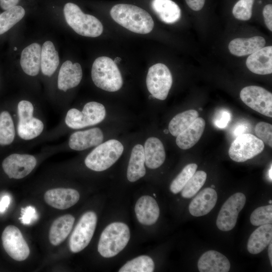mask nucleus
Masks as SVG:
<instances>
[{"label": "nucleus", "mask_w": 272, "mask_h": 272, "mask_svg": "<svg viewBox=\"0 0 272 272\" xmlns=\"http://www.w3.org/2000/svg\"><path fill=\"white\" fill-rule=\"evenodd\" d=\"M112 18L118 24L134 33H150L154 26L151 15L145 10L134 5L117 4L110 10Z\"/></svg>", "instance_id": "1"}, {"label": "nucleus", "mask_w": 272, "mask_h": 272, "mask_svg": "<svg viewBox=\"0 0 272 272\" xmlns=\"http://www.w3.org/2000/svg\"><path fill=\"white\" fill-rule=\"evenodd\" d=\"M36 108L31 101L26 99H22L17 104L16 132L23 141L34 140L44 131L45 124L37 115Z\"/></svg>", "instance_id": "2"}, {"label": "nucleus", "mask_w": 272, "mask_h": 272, "mask_svg": "<svg viewBox=\"0 0 272 272\" xmlns=\"http://www.w3.org/2000/svg\"><path fill=\"white\" fill-rule=\"evenodd\" d=\"M128 226L122 222H113L102 231L98 244V251L103 257H112L121 251L130 239Z\"/></svg>", "instance_id": "3"}, {"label": "nucleus", "mask_w": 272, "mask_h": 272, "mask_svg": "<svg viewBox=\"0 0 272 272\" xmlns=\"http://www.w3.org/2000/svg\"><path fill=\"white\" fill-rule=\"evenodd\" d=\"M91 77L98 88L108 92L119 90L123 80L116 63L110 58L101 56L94 61L91 69Z\"/></svg>", "instance_id": "4"}, {"label": "nucleus", "mask_w": 272, "mask_h": 272, "mask_svg": "<svg viewBox=\"0 0 272 272\" xmlns=\"http://www.w3.org/2000/svg\"><path fill=\"white\" fill-rule=\"evenodd\" d=\"M63 13L67 24L78 34L96 37L102 34L103 27L101 22L92 15L84 14L77 5L66 3Z\"/></svg>", "instance_id": "5"}, {"label": "nucleus", "mask_w": 272, "mask_h": 272, "mask_svg": "<svg viewBox=\"0 0 272 272\" xmlns=\"http://www.w3.org/2000/svg\"><path fill=\"white\" fill-rule=\"evenodd\" d=\"M122 144L116 140H110L101 143L86 156L85 164L94 171H104L113 165L123 151Z\"/></svg>", "instance_id": "6"}, {"label": "nucleus", "mask_w": 272, "mask_h": 272, "mask_svg": "<svg viewBox=\"0 0 272 272\" xmlns=\"http://www.w3.org/2000/svg\"><path fill=\"white\" fill-rule=\"evenodd\" d=\"M105 115L104 105L91 101L85 104L81 111L76 108L70 109L66 113L64 122L70 128L78 129L99 123L104 119Z\"/></svg>", "instance_id": "7"}, {"label": "nucleus", "mask_w": 272, "mask_h": 272, "mask_svg": "<svg viewBox=\"0 0 272 272\" xmlns=\"http://www.w3.org/2000/svg\"><path fill=\"white\" fill-rule=\"evenodd\" d=\"M264 143L257 137L248 133L238 135L231 144L229 156L234 161L244 162L261 153Z\"/></svg>", "instance_id": "8"}, {"label": "nucleus", "mask_w": 272, "mask_h": 272, "mask_svg": "<svg viewBox=\"0 0 272 272\" xmlns=\"http://www.w3.org/2000/svg\"><path fill=\"white\" fill-rule=\"evenodd\" d=\"M97 222L96 214L93 211L84 213L76 225L69 240V248L73 253L85 249L94 235Z\"/></svg>", "instance_id": "9"}, {"label": "nucleus", "mask_w": 272, "mask_h": 272, "mask_svg": "<svg viewBox=\"0 0 272 272\" xmlns=\"http://www.w3.org/2000/svg\"><path fill=\"white\" fill-rule=\"evenodd\" d=\"M173 82L171 73L163 63H158L151 66L146 78L147 89L152 96L161 100H165Z\"/></svg>", "instance_id": "10"}, {"label": "nucleus", "mask_w": 272, "mask_h": 272, "mask_svg": "<svg viewBox=\"0 0 272 272\" xmlns=\"http://www.w3.org/2000/svg\"><path fill=\"white\" fill-rule=\"evenodd\" d=\"M2 240L5 250L13 259L22 261L29 256V247L21 231L16 226H7L2 233Z\"/></svg>", "instance_id": "11"}, {"label": "nucleus", "mask_w": 272, "mask_h": 272, "mask_svg": "<svg viewBox=\"0 0 272 272\" xmlns=\"http://www.w3.org/2000/svg\"><path fill=\"white\" fill-rule=\"evenodd\" d=\"M241 100L249 107L260 114L272 117V94L257 86L243 88L240 93Z\"/></svg>", "instance_id": "12"}, {"label": "nucleus", "mask_w": 272, "mask_h": 272, "mask_svg": "<svg viewBox=\"0 0 272 272\" xmlns=\"http://www.w3.org/2000/svg\"><path fill=\"white\" fill-rule=\"evenodd\" d=\"M37 160L34 155L13 153L2 162V168L10 179H21L30 174L35 168Z\"/></svg>", "instance_id": "13"}, {"label": "nucleus", "mask_w": 272, "mask_h": 272, "mask_svg": "<svg viewBox=\"0 0 272 272\" xmlns=\"http://www.w3.org/2000/svg\"><path fill=\"white\" fill-rule=\"evenodd\" d=\"M246 202L245 195L241 192L232 194L224 203L218 214L216 225L222 231H229L236 224L238 214Z\"/></svg>", "instance_id": "14"}, {"label": "nucleus", "mask_w": 272, "mask_h": 272, "mask_svg": "<svg viewBox=\"0 0 272 272\" xmlns=\"http://www.w3.org/2000/svg\"><path fill=\"white\" fill-rule=\"evenodd\" d=\"M80 193L76 189L58 187L47 190L44 199L49 206L58 210H65L74 206L80 199Z\"/></svg>", "instance_id": "15"}, {"label": "nucleus", "mask_w": 272, "mask_h": 272, "mask_svg": "<svg viewBox=\"0 0 272 272\" xmlns=\"http://www.w3.org/2000/svg\"><path fill=\"white\" fill-rule=\"evenodd\" d=\"M104 139L102 131L99 127H93L72 133L68 140L69 148L75 151H83L96 147Z\"/></svg>", "instance_id": "16"}, {"label": "nucleus", "mask_w": 272, "mask_h": 272, "mask_svg": "<svg viewBox=\"0 0 272 272\" xmlns=\"http://www.w3.org/2000/svg\"><path fill=\"white\" fill-rule=\"evenodd\" d=\"M83 72L81 65L70 60L64 61L61 65L57 77V85L58 90L63 92L77 87L81 82Z\"/></svg>", "instance_id": "17"}, {"label": "nucleus", "mask_w": 272, "mask_h": 272, "mask_svg": "<svg viewBox=\"0 0 272 272\" xmlns=\"http://www.w3.org/2000/svg\"><path fill=\"white\" fill-rule=\"evenodd\" d=\"M134 211L138 221L147 226L154 224L160 215V209L156 200L149 195H143L138 199Z\"/></svg>", "instance_id": "18"}, {"label": "nucleus", "mask_w": 272, "mask_h": 272, "mask_svg": "<svg viewBox=\"0 0 272 272\" xmlns=\"http://www.w3.org/2000/svg\"><path fill=\"white\" fill-rule=\"evenodd\" d=\"M246 65L251 72L261 75L272 73V46L263 47L251 54Z\"/></svg>", "instance_id": "19"}, {"label": "nucleus", "mask_w": 272, "mask_h": 272, "mask_svg": "<svg viewBox=\"0 0 272 272\" xmlns=\"http://www.w3.org/2000/svg\"><path fill=\"white\" fill-rule=\"evenodd\" d=\"M218 198L217 193L213 188L207 187L200 191L189 205L190 214L201 217L209 213L214 208Z\"/></svg>", "instance_id": "20"}, {"label": "nucleus", "mask_w": 272, "mask_h": 272, "mask_svg": "<svg viewBox=\"0 0 272 272\" xmlns=\"http://www.w3.org/2000/svg\"><path fill=\"white\" fill-rule=\"evenodd\" d=\"M197 267L200 272H228L230 269V263L223 254L211 250L200 257Z\"/></svg>", "instance_id": "21"}, {"label": "nucleus", "mask_w": 272, "mask_h": 272, "mask_svg": "<svg viewBox=\"0 0 272 272\" xmlns=\"http://www.w3.org/2000/svg\"><path fill=\"white\" fill-rule=\"evenodd\" d=\"M41 47L37 43H33L22 51L20 64L23 72L27 75L37 76L41 69Z\"/></svg>", "instance_id": "22"}, {"label": "nucleus", "mask_w": 272, "mask_h": 272, "mask_svg": "<svg viewBox=\"0 0 272 272\" xmlns=\"http://www.w3.org/2000/svg\"><path fill=\"white\" fill-rule=\"evenodd\" d=\"M145 164L150 169H156L164 162L166 154L162 142L156 137L148 138L144 147Z\"/></svg>", "instance_id": "23"}, {"label": "nucleus", "mask_w": 272, "mask_h": 272, "mask_svg": "<svg viewBox=\"0 0 272 272\" xmlns=\"http://www.w3.org/2000/svg\"><path fill=\"white\" fill-rule=\"evenodd\" d=\"M206 122L201 117H197L183 131L176 137V143L183 150L194 146L200 139L205 128Z\"/></svg>", "instance_id": "24"}, {"label": "nucleus", "mask_w": 272, "mask_h": 272, "mask_svg": "<svg viewBox=\"0 0 272 272\" xmlns=\"http://www.w3.org/2000/svg\"><path fill=\"white\" fill-rule=\"evenodd\" d=\"M265 44V40L261 36L237 38L230 42L228 48L233 55L242 56L250 55L263 47Z\"/></svg>", "instance_id": "25"}, {"label": "nucleus", "mask_w": 272, "mask_h": 272, "mask_svg": "<svg viewBox=\"0 0 272 272\" xmlns=\"http://www.w3.org/2000/svg\"><path fill=\"white\" fill-rule=\"evenodd\" d=\"M75 220L73 216L66 214L54 221L49 232V240L52 245L57 246L65 240L73 228Z\"/></svg>", "instance_id": "26"}, {"label": "nucleus", "mask_w": 272, "mask_h": 272, "mask_svg": "<svg viewBox=\"0 0 272 272\" xmlns=\"http://www.w3.org/2000/svg\"><path fill=\"white\" fill-rule=\"evenodd\" d=\"M151 7L159 19L165 23H175L181 18L179 7L172 0H152Z\"/></svg>", "instance_id": "27"}, {"label": "nucleus", "mask_w": 272, "mask_h": 272, "mask_svg": "<svg viewBox=\"0 0 272 272\" xmlns=\"http://www.w3.org/2000/svg\"><path fill=\"white\" fill-rule=\"evenodd\" d=\"M271 239V224L261 225L250 235L247 243V250L251 254H258L266 247Z\"/></svg>", "instance_id": "28"}, {"label": "nucleus", "mask_w": 272, "mask_h": 272, "mask_svg": "<svg viewBox=\"0 0 272 272\" xmlns=\"http://www.w3.org/2000/svg\"><path fill=\"white\" fill-rule=\"evenodd\" d=\"M144 147L135 145L132 149L127 169V178L130 182H135L146 174Z\"/></svg>", "instance_id": "29"}, {"label": "nucleus", "mask_w": 272, "mask_h": 272, "mask_svg": "<svg viewBox=\"0 0 272 272\" xmlns=\"http://www.w3.org/2000/svg\"><path fill=\"white\" fill-rule=\"evenodd\" d=\"M58 53L53 43L50 41H45L41 47V70L42 73L47 77L53 75L59 65Z\"/></svg>", "instance_id": "30"}, {"label": "nucleus", "mask_w": 272, "mask_h": 272, "mask_svg": "<svg viewBox=\"0 0 272 272\" xmlns=\"http://www.w3.org/2000/svg\"><path fill=\"white\" fill-rule=\"evenodd\" d=\"M198 117V112L194 109H189L177 114L169 122L168 129L170 133L176 137Z\"/></svg>", "instance_id": "31"}, {"label": "nucleus", "mask_w": 272, "mask_h": 272, "mask_svg": "<svg viewBox=\"0 0 272 272\" xmlns=\"http://www.w3.org/2000/svg\"><path fill=\"white\" fill-rule=\"evenodd\" d=\"M16 133V127L11 114L6 110L2 111L0 113V146L12 144Z\"/></svg>", "instance_id": "32"}, {"label": "nucleus", "mask_w": 272, "mask_h": 272, "mask_svg": "<svg viewBox=\"0 0 272 272\" xmlns=\"http://www.w3.org/2000/svg\"><path fill=\"white\" fill-rule=\"evenodd\" d=\"M25 14L24 9L16 6L0 14V35L5 33L19 22Z\"/></svg>", "instance_id": "33"}, {"label": "nucleus", "mask_w": 272, "mask_h": 272, "mask_svg": "<svg viewBox=\"0 0 272 272\" xmlns=\"http://www.w3.org/2000/svg\"><path fill=\"white\" fill-rule=\"evenodd\" d=\"M154 262L150 256L141 255L127 261L118 270L119 272H152Z\"/></svg>", "instance_id": "34"}, {"label": "nucleus", "mask_w": 272, "mask_h": 272, "mask_svg": "<svg viewBox=\"0 0 272 272\" xmlns=\"http://www.w3.org/2000/svg\"><path fill=\"white\" fill-rule=\"evenodd\" d=\"M207 176L203 171H196L181 190V196L186 198L193 197L205 184Z\"/></svg>", "instance_id": "35"}, {"label": "nucleus", "mask_w": 272, "mask_h": 272, "mask_svg": "<svg viewBox=\"0 0 272 272\" xmlns=\"http://www.w3.org/2000/svg\"><path fill=\"white\" fill-rule=\"evenodd\" d=\"M197 164L190 163L186 165L181 172L174 178L170 185V190L173 194L180 192L187 182L196 172Z\"/></svg>", "instance_id": "36"}, {"label": "nucleus", "mask_w": 272, "mask_h": 272, "mask_svg": "<svg viewBox=\"0 0 272 272\" xmlns=\"http://www.w3.org/2000/svg\"><path fill=\"white\" fill-rule=\"evenodd\" d=\"M251 224L255 226L271 224L272 222L271 205L259 207L255 209L250 217Z\"/></svg>", "instance_id": "37"}, {"label": "nucleus", "mask_w": 272, "mask_h": 272, "mask_svg": "<svg viewBox=\"0 0 272 272\" xmlns=\"http://www.w3.org/2000/svg\"><path fill=\"white\" fill-rule=\"evenodd\" d=\"M254 0H239L234 5L232 13L235 18L247 21L252 16V7Z\"/></svg>", "instance_id": "38"}, {"label": "nucleus", "mask_w": 272, "mask_h": 272, "mask_svg": "<svg viewBox=\"0 0 272 272\" xmlns=\"http://www.w3.org/2000/svg\"><path fill=\"white\" fill-rule=\"evenodd\" d=\"M255 133L264 144L272 147V125L265 122H259L255 127Z\"/></svg>", "instance_id": "39"}, {"label": "nucleus", "mask_w": 272, "mask_h": 272, "mask_svg": "<svg viewBox=\"0 0 272 272\" xmlns=\"http://www.w3.org/2000/svg\"><path fill=\"white\" fill-rule=\"evenodd\" d=\"M37 218V215L35 208L29 206L22 209L19 219L24 225H29Z\"/></svg>", "instance_id": "40"}, {"label": "nucleus", "mask_w": 272, "mask_h": 272, "mask_svg": "<svg viewBox=\"0 0 272 272\" xmlns=\"http://www.w3.org/2000/svg\"><path fill=\"white\" fill-rule=\"evenodd\" d=\"M230 114L226 111H222L218 114V116L215 119V125L220 128H224L227 125L230 120Z\"/></svg>", "instance_id": "41"}, {"label": "nucleus", "mask_w": 272, "mask_h": 272, "mask_svg": "<svg viewBox=\"0 0 272 272\" xmlns=\"http://www.w3.org/2000/svg\"><path fill=\"white\" fill-rule=\"evenodd\" d=\"M262 14L265 24L267 28L272 31V5L268 4L264 6Z\"/></svg>", "instance_id": "42"}, {"label": "nucleus", "mask_w": 272, "mask_h": 272, "mask_svg": "<svg viewBox=\"0 0 272 272\" xmlns=\"http://www.w3.org/2000/svg\"><path fill=\"white\" fill-rule=\"evenodd\" d=\"M206 0H185L188 6L192 10L198 11L204 6Z\"/></svg>", "instance_id": "43"}, {"label": "nucleus", "mask_w": 272, "mask_h": 272, "mask_svg": "<svg viewBox=\"0 0 272 272\" xmlns=\"http://www.w3.org/2000/svg\"><path fill=\"white\" fill-rule=\"evenodd\" d=\"M11 202V197L9 195H5L0 200V213L6 212Z\"/></svg>", "instance_id": "44"}, {"label": "nucleus", "mask_w": 272, "mask_h": 272, "mask_svg": "<svg viewBox=\"0 0 272 272\" xmlns=\"http://www.w3.org/2000/svg\"><path fill=\"white\" fill-rule=\"evenodd\" d=\"M19 1L20 0H0V7L2 9L7 10L17 6Z\"/></svg>", "instance_id": "45"}, {"label": "nucleus", "mask_w": 272, "mask_h": 272, "mask_svg": "<svg viewBox=\"0 0 272 272\" xmlns=\"http://www.w3.org/2000/svg\"><path fill=\"white\" fill-rule=\"evenodd\" d=\"M245 128H246L245 126L242 125L238 128H236L235 131V133L238 136V135H240L241 134L244 133L243 131L245 130Z\"/></svg>", "instance_id": "46"}, {"label": "nucleus", "mask_w": 272, "mask_h": 272, "mask_svg": "<svg viewBox=\"0 0 272 272\" xmlns=\"http://www.w3.org/2000/svg\"><path fill=\"white\" fill-rule=\"evenodd\" d=\"M268 255L271 265H272V243L271 241L268 244Z\"/></svg>", "instance_id": "47"}, {"label": "nucleus", "mask_w": 272, "mask_h": 272, "mask_svg": "<svg viewBox=\"0 0 272 272\" xmlns=\"http://www.w3.org/2000/svg\"><path fill=\"white\" fill-rule=\"evenodd\" d=\"M271 170H272V168H271V165L270 166V169L269 170V179H270V181H271L272 180V176H271Z\"/></svg>", "instance_id": "48"}, {"label": "nucleus", "mask_w": 272, "mask_h": 272, "mask_svg": "<svg viewBox=\"0 0 272 272\" xmlns=\"http://www.w3.org/2000/svg\"><path fill=\"white\" fill-rule=\"evenodd\" d=\"M121 60V58L117 57L113 60L115 63L119 62Z\"/></svg>", "instance_id": "49"}, {"label": "nucleus", "mask_w": 272, "mask_h": 272, "mask_svg": "<svg viewBox=\"0 0 272 272\" xmlns=\"http://www.w3.org/2000/svg\"><path fill=\"white\" fill-rule=\"evenodd\" d=\"M14 50H17V47H15V48H14Z\"/></svg>", "instance_id": "50"}]
</instances>
